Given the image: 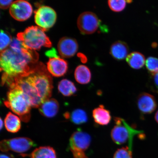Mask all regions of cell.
Wrapping results in <instances>:
<instances>
[{
	"mask_svg": "<svg viewBox=\"0 0 158 158\" xmlns=\"http://www.w3.org/2000/svg\"><path fill=\"white\" fill-rule=\"evenodd\" d=\"M35 145L34 142L30 138L17 137L2 140L0 143V149L3 153L12 151L21 153L27 152Z\"/></svg>",
	"mask_w": 158,
	"mask_h": 158,
	"instance_id": "obj_7",
	"label": "cell"
},
{
	"mask_svg": "<svg viewBox=\"0 0 158 158\" xmlns=\"http://www.w3.org/2000/svg\"><path fill=\"white\" fill-rule=\"evenodd\" d=\"M149 87L152 91L158 93V71L151 74Z\"/></svg>",
	"mask_w": 158,
	"mask_h": 158,
	"instance_id": "obj_27",
	"label": "cell"
},
{
	"mask_svg": "<svg viewBox=\"0 0 158 158\" xmlns=\"http://www.w3.org/2000/svg\"><path fill=\"white\" fill-rule=\"evenodd\" d=\"M79 56L80 57L81 59L82 62L85 63L87 62V58L85 56V55L82 54H79Z\"/></svg>",
	"mask_w": 158,
	"mask_h": 158,
	"instance_id": "obj_31",
	"label": "cell"
},
{
	"mask_svg": "<svg viewBox=\"0 0 158 158\" xmlns=\"http://www.w3.org/2000/svg\"><path fill=\"white\" fill-rule=\"evenodd\" d=\"M9 13L16 20L25 21L32 15L33 8L31 3L27 1H14L10 7Z\"/></svg>",
	"mask_w": 158,
	"mask_h": 158,
	"instance_id": "obj_10",
	"label": "cell"
},
{
	"mask_svg": "<svg viewBox=\"0 0 158 158\" xmlns=\"http://www.w3.org/2000/svg\"><path fill=\"white\" fill-rule=\"evenodd\" d=\"M114 126L111 130V137L112 141L117 145H121L126 143L128 147L133 148V139L136 135H140L144 138L143 131L136 130L130 126L123 118H114Z\"/></svg>",
	"mask_w": 158,
	"mask_h": 158,
	"instance_id": "obj_5",
	"label": "cell"
},
{
	"mask_svg": "<svg viewBox=\"0 0 158 158\" xmlns=\"http://www.w3.org/2000/svg\"><path fill=\"white\" fill-rule=\"evenodd\" d=\"M155 119L158 123V110L156 113L155 115Z\"/></svg>",
	"mask_w": 158,
	"mask_h": 158,
	"instance_id": "obj_32",
	"label": "cell"
},
{
	"mask_svg": "<svg viewBox=\"0 0 158 158\" xmlns=\"http://www.w3.org/2000/svg\"><path fill=\"white\" fill-rule=\"evenodd\" d=\"M101 23L97 16L92 12H84L79 15L77 25L83 35H90L96 32Z\"/></svg>",
	"mask_w": 158,
	"mask_h": 158,
	"instance_id": "obj_9",
	"label": "cell"
},
{
	"mask_svg": "<svg viewBox=\"0 0 158 158\" xmlns=\"http://www.w3.org/2000/svg\"><path fill=\"white\" fill-rule=\"evenodd\" d=\"M113 158H133L132 149L128 146L120 148L115 152Z\"/></svg>",
	"mask_w": 158,
	"mask_h": 158,
	"instance_id": "obj_25",
	"label": "cell"
},
{
	"mask_svg": "<svg viewBox=\"0 0 158 158\" xmlns=\"http://www.w3.org/2000/svg\"><path fill=\"white\" fill-rule=\"evenodd\" d=\"M5 105L19 116L23 121L27 122L31 118L32 107L30 100L22 90L17 86L10 88Z\"/></svg>",
	"mask_w": 158,
	"mask_h": 158,
	"instance_id": "obj_3",
	"label": "cell"
},
{
	"mask_svg": "<svg viewBox=\"0 0 158 158\" xmlns=\"http://www.w3.org/2000/svg\"><path fill=\"white\" fill-rule=\"evenodd\" d=\"M138 109L142 114H151L156 109L157 104L155 97L147 93H142L138 96L137 101Z\"/></svg>",
	"mask_w": 158,
	"mask_h": 158,
	"instance_id": "obj_12",
	"label": "cell"
},
{
	"mask_svg": "<svg viewBox=\"0 0 158 158\" xmlns=\"http://www.w3.org/2000/svg\"><path fill=\"white\" fill-rule=\"evenodd\" d=\"M39 54L31 50L21 41L15 39L0 56L2 85L9 87L16 79L29 73L38 63Z\"/></svg>",
	"mask_w": 158,
	"mask_h": 158,
	"instance_id": "obj_1",
	"label": "cell"
},
{
	"mask_svg": "<svg viewBox=\"0 0 158 158\" xmlns=\"http://www.w3.org/2000/svg\"><path fill=\"white\" fill-rule=\"evenodd\" d=\"M45 54L49 58L58 56L56 49L54 48H52V49H50V50L47 51L46 53H45Z\"/></svg>",
	"mask_w": 158,
	"mask_h": 158,
	"instance_id": "obj_29",
	"label": "cell"
},
{
	"mask_svg": "<svg viewBox=\"0 0 158 158\" xmlns=\"http://www.w3.org/2000/svg\"><path fill=\"white\" fill-rule=\"evenodd\" d=\"M108 3L109 7L112 11L118 12L125 8L127 3L124 0H110Z\"/></svg>",
	"mask_w": 158,
	"mask_h": 158,
	"instance_id": "obj_24",
	"label": "cell"
},
{
	"mask_svg": "<svg viewBox=\"0 0 158 158\" xmlns=\"http://www.w3.org/2000/svg\"><path fill=\"white\" fill-rule=\"evenodd\" d=\"M92 138L89 134L78 129L71 135L69 148L74 158H89L86 152L89 148Z\"/></svg>",
	"mask_w": 158,
	"mask_h": 158,
	"instance_id": "obj_6",
	"label": "cell"
},
{
	"mask_svg": "<svg viewBox=\"0 0 158 158\" xmlns=\"http://www.w3.org/2000/svg\"><path fill=\"white\" fill-rule=\"evenodd\" d=\"M44 31L38 26H31L18 33L17 38L31 50H38L43 47L50 48L52 43Z\"/></svg>",
	"mask_w": 158,
	"mask_h": 158,
	"instance_id": "obj_4",
	"label": "cell"
},
{
	"mask_svg": "<svg viewBox=\"0 0 158 158\" xmlns=\"http://www.w3.org/2000/svg\"><path fill=\"white\" fill-rule=\"evenodd\" d=\"M0 121H1V128H1V130L2 129V128L3 127L4 122L1 118V120H0Z\"/></svg>",
	"mask_w": 158,
	"mask_h": 158,
	"instance_id": "obj_33",
	"label": "cell"
},
{
	"mask_svg": "<svg viewBox=\"0 0 158 158\" xmlns=\"http://www.w3.org/2000/svg\"><path fill=\"white\" fill-rule=\"evenodd\" d=\"M78 44L76 39L64 37L59 40L58 49L59 54L63 58H70L73 56L77 52Z\"/></svg>",
	"mask_w": 158,
	"mask_h": 158,
	"instance_id": "obj_11",
	"label": "cell"
},
{
	"mask_svg": "<svg viewBox=\"0 0 158 158\" xmlns=\"http://www.w3.org/2000/svg\"><path fill=\"white\" fill-rule=\"evenodd\" d=\"M126 60L130 66L134 69H141L146 62L145 56L138 52L130 53L126 58Z\"/></svg>",
	"mask_w": 158,
	"mask_h": 158,
	"instance_id": "obj_20",
	"label": "cell"
},
{
	"mask_svg": "<svg viewBox=\"0 0 158 158\" xmlns=\"http://www.w3.org/2000/svg\"><path fill=\"white\" fill-rule=\"evenodd\" d=\"M128 52L129 48L127 44L123 41H116L110 47V54L116 60H122L127 58Z\"/></svg>",
	"mask_w": 158,
	"mask_h": 158,
	"instance_id": "obj_16",
	"label": "cell"
},
{
	"mask_svg": "<svg viewBox=\"0 0 158 158\" xmlns=\"http://www.w3.org/2000/svg\"><path fill=\"white\" fill-rule=\"evenodd\" d=\"M92 115L95 123L99 125H107L111 120L110 112L103 105H100L98 107L95 108L93 110Z\"/></svg>",
	"mask_w": 158,
	"mask_h": 158,
	"instance_id": "obj_14",
	"label": "cell"
},
{
	"mask_svg": "<svg viewBox=\"0 0 158 158\" xmlns=\"http://www.w3.org/2000/svg\"><path fill=\"white\" fill-rule=\"evenodd\" d=\"M15 86L18 87L27 95L32 107L39 108L52 95V79L45 65L38 62L28 74L16 79L10 88Z\"/></svg>",
	"mask_w": 158,
	"mask_h": 158,
	"instance_id": "obj_2",
	"label": "cell"
},
{
	"mask_svg": "<svg viewBox=\"0 0 158 158\" xmlns=\"http://www.w3.org/2000/svg\"><path fill=\"white\" fill-rule=\"evenodd\" d=\"M12 38L9 33L1 30L0 35V49L1 52L5 50L9 47Z\"/></svg>",
	"mask_w": 158,
	"mask_h": 158,
	"instance_id": "obj_23",
	"label": "cell"
},
{
	"mask_svg": "<svg viewBox=\"0 0 158 158\" xmlns=\"http://www.w3.org/2000/svg\"><path fill=\"white\" fill-rule=\"evenodd\" d=\"M59 104L54 98H49L45 101L40 106L39 110L44 117L51 118L54 117L58 114L59 110Z\"/></svg>",
	"mask_w": 158,
	"mask_h": 158,
	"instance_id": "obj_15",
	"label": "cell"
},
{
	"mask_svg": "<svg viewBox=\"0 0 158 158\" xmlns=\"http://www.w3.org/2000/svg\"><path fill=\"white\" fill-rule=\"evenodd\" d=\"M58 90L63 96L69 97L76 94L77 89L73 82L67 79H63L59 82Z\"/></svg>",
	"mask_w": 158,
	"mask_h": 158,
	"instance_id": "obj_22",
	"label": "cell"
},
{
	"mask_svg": "<svg viewBox=\"0 0 158 158\" xmlns=\"http://www.w3.org/2000/svg\"><path fill=\"white\" fill-rule=\"evenodd\" d=\"M47 68L49 74L58 77L66 73L68 70V64L66 61L60 58L58 55L49 58Z\"/></svg>",
	"mask_w": 158,
	"mask_h": 158,
	"instance_id": "obj_13",
	"label": "cell"
},
{
	"mask_svg": "<svg viewBox=\"0 0 158 158\" xmlns=\"http://www.w3.org/2000/svg\"><path fill=\"white\" fill-rule=\"evenodd\" d=\"M74 77L79 84H88L91 80V73L87 66L84 65H79L75 70Z\"/></svg>",
	"mask_w": 158,
	"mask_h": 158,
	"instance_id": "obj_18",
	"label": "cell"
},
{
	"mask_svg": "<svg viewBox=\"0 0 158 158\" xmlns=\"http://www.w3.org/2000/svg\"><path fill=\"white\" fill-rule=\"evenodd\" d=\"M35 23L44 31L52 27L56 23V11L48 6H41L35 11Z\"/></svg>",
	"mask_w": 158,
	"mask_h": 158,
	"instance_id": "obj_8",
	"label": "cell"
},
{
	"mask_svg": "<svg viewBox=\"0 0 158 158\" xmlns=\"http://www.w3.org/2000/svg\"><path fill=\"white\" fill-rule=\"evenodd\" d=\"M64 117L76 125L84 124L88 120L87 114L85 110L81 109H77L71 113L66 112L64 114Z\"/></svg>",
	"mask_w": 158,
	"mask_h": 158,
	"instance_id": "obj_17",
	"label": "cell"
},
{
	"mask_svg": "<svg viewBox=\"0 0 158 158\" xmlns=\"http://www.w3.org/2000/svg\"><path fill=\"white\" fill-rule=\"evenodd\" d=\"M0 158H15L13 155L7 153H4L1 154Z\"/></svg>",
	"mask_w": 158,
	"mask_h": 158,
	"instance_id": "obj_30",
	"label": "cell"
},
{
	"mask_svg": "<svg viewBox=\"0 0 158 158\" xmlns=\"http://www.w3.org/2000/svg\"><path fill=\"white\" fill-rule=\"evenodd\" d=\"M4 124L8 131L16 133L21 128L20 118L15 114L9 112L5 118Z\"/></svg>",
	"mask_w": 158,
	"mask_h": 158,
	"instance_id": "obj_19",
	"label": "cell"
},
{
	"mask_svg": "<svg viewBox=\"0 0 158 158\" xmlns=\"http://www.w3.org/2000/svg\"><path fill=\"white\" fill-rule=\"evenodd\" d=\"M14 1L12 0H8V1H0V7L1 9H6L10 7Z\"/></svg>",
	"mask_w": 158,
	"mask_h": 158,
	"instance_id": "obj_28",
	"label": "cell"
},
{
	"mask_svg": "<svg viewBox=\"0 0 158 158\" xmlns=\"http://www.w3.org/2000/svg\"><path fill=\"white\" fill-rule=\"evenodd\" d=\"M31 158H57L56 152L50 147H41L36 148L29 155Z\"/></svg>",
	"mask_w": 158,
	"mask_h": 158,
	"instance_id": "obj_21",
	"label": "cell"
},
{
	"mask_svg": "<svg viewBox=\"0 0 158 158\" xmlns=\"http://www.w3.org/2000/svg\"><path fill=\"white\" fill-rule=\"evenodd\" d=\"M146 68L151 74L158 71V59L156 57H148L146 61Z\"/></svg>",
	"mask_w": 158,
	"mask_h": 158,
	"instance_id": "obj_26",
	"label": "cell"
}]
</instances>
